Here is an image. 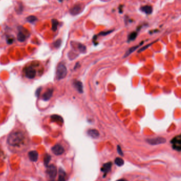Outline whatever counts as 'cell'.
<instances>
[{
  "label": "cell",
  "instance_id": "1",
  "mask_svg": "<svg viewBox=\"0 0 181 181\" xmlns=\"http://www.w3.org/2000/svg\"><path fill=\"white\" fill-rule=\"evenodd\" d=\"M26 140V136L22 131L16 130L9 134L7 139L9 145L12 147H20L22 146Z\"/></svg>",
  "mask_w": 181,
  "mask_h": 181
},
{
  "label": "cell",
  "instance_id": "2",
  "mask_svg": "<svg viewBox=\"0 0 181 181\" xmlns=\"http://www.w3.org/2000/svg\"><path fill=\"white\" fill-rule=\"evenodd\" d=\"M38 66L39 64H31L24 67L23 70L24 76L29 79H34L37 73L36 67Z\"/></svg>",
  "mask_w": 181,
  "mask_h": 181
},
{
  "label": "cell",
  "instance_id": "3",
  "mask_svg": "<svg viewBox=\"0 0 181 181\" xmlns=\"http://www.w3.org/2000/svg\"><path fill=\"white\" fill-rule=\"evenodd\" d=\"M67 75V68L63 63H60L58 65L56 70V78L58 80L64 78Z\"/></svg>",
  "mask_w": 181,
  "mask_h": 181
},
{
  "label": "cell",
  "instance_id": "4",
  "mask_svg": "<svg viewBox=\"0 0 181 181\" xmlns=\"http://www.w3.org/2000/svg\"><path fill=\"white\" fill-rule=\"evenodd\" d=\"M47 168L46 170V173L48 176L51 179H54L57 173L56 167L54 165H51L47 166Z\"/></svg>",
  "mask_w": 181,
  "mask_h": 181
},
{
  "label": "cell",
  "instance_id": "5",
  "mask_svg": "<svg viewBox=\"0 0 181 181\" xmlns=\"http://www.w3.org/2000/svg\"><path fill=\"white\" fill-rule=\"evenodd\" d=\"M84 7L83 4H77L70 10V13L73 16H76L84 10Z\"/></svg>",
  "mask_w": 181,
  "mask_h": 181
},
{
  "label": "cell",
  "instance_id": "6",
  "mask_svg": "<svg viewBox=\"0 0 181 181\" xmlns=\"http://www.w3.org/2000/svg\"><path fill=\"white\" fill-rule=\"evenodd\" d=\"M171 143L172 144V147L174 149L179 151L180 150L181 147V139L180 136L177 135L174 138L172 141H171Z\"/></svg>",
  "mask_w": 181,
  "mask_h": 181
},
{
  "label": "cell",
  "instance_id": "7",
  "mask_svg": "<svg viewBox=\"0 0 181 181\" xmlns=\"http://www.w3.org/2000/svg\"><path fill=\"white\" fill-rule=\"evenodd\" d=\"M52 151L54 154L57 156H59L64 153V149L61 144H57L53 147L52 148Z\"/></svg>",
  "mask_w": 181,
  "mask_h": 181
},
{
  "label": "cell",
  "instance_id": "8",
  "mask_svg": "<svg viewBox=\"0 0 181 181\" xmlns=\"http://www.w3.org/2000/svg\"><path fill=\"white\" fill-rule=\"evenodd\" d=\"M148 142L151 144H158L160 143H164L166 142V139L163 138H157L155 139H148Z\"/></svg>",
  "mask_w": 181,
  "mask_h": 181
},
{
  "label": "cell",
  "instance_id": "9",
  "mask_svg": "<svg viewBox=\"0 0 181 181\" xmlns=\"http://www.w3.org/2000/svg\"><path fill=\"white\" fill-rule=\"evenodd\" d=\"M73 85L76 89L81 94L83 92V85L82 83L79 80H75L73 82Z\"/></svg>",
  "mask_w": 181,
  "mask_h": 181
},
{
  "label": "cell",
  "instance_id": "10",
  "mask_svg": "<svg viewBox=\"0 0 181 181\" xmlns=\"http://www.w3.org/2000/svg\"><path fill=\"white\" fill-rule=\"evenodd\" d=\"M140 10L147 14H150L152 13L153 11V7L151 6H149V5H146V6L141 7L140 8Z\"/></svg>",
  "mask_w": 181,
  "mask_h": 181
},
{
  "label": "cell",
  "instance_id": "11",
  "mask_svg": "<svg viewBox=\"0 0 181 181\" xmlns=\"http://www.w3.org/2000/svg\"><path fill=\"white\" fill-rule=\"evenodd\" d=\"M28 156L30 160L33 162H35L37 160L38 158V154L36 151H31L28 153Z\"/></svg>",
  "mask_w": 181,
  "mask_h": 181
},
{
  "label": "cell",
  "instance_id": "12",
  "mask_svg": "<svg viewBox=\"0 0 181 181\" xmlns=\"http://www.w3.org/2000/svg\"><path fill=\"white\" fill-rule=\"evenodd\" d=\"M53 89H48L47 91L43 95V99L45 101H47L51 99L53 95Z\"/></svg>",
  "mask_w": 181,
  "mask_h": 181
},
{
  "label": "cell",
  "instance_id": "13",
  "mask_svg": "<svg viewBox=\"0 0 181 181\" xmlns=\"http://www.w3.org/2000/svg\"><path fill=\"white\" fill-rule=\"evenodd\" d=\"M143 42H144L143 41L139 45H136V46H133V47H131L130 48H129V50H128V51H127L125 53L124 57H127V56H128L129 55H130L131 54H132L133 52H134L135 50H136L137 49H138L142 44L143 43Z\"/></svg>",
  "mask_w": 181,
  "mask_h": 181
},
{
  "label": "cell",
  "instance_id": "14",
  "mask_svg": "<svg viewBox=\"0 0 181 181\" xmlns=\"http://www.w3.org/2000/svg\"><path fill=\"white\" fill-rule=\"evenodd\" d=\"M112 164L111 162L106 163L102 167L101 170L102 172H104L106 174L107 173H108V172H110V171L111 167H112Z\"/></svg>",
  "mask_w": 181,
  "mask_h": 181
},
{
  "label": "cell",
  "instance_id": "15",
  "mask_svg": "<svg viewBox=\"0 0 181 181\" xmlns=\"http://www.w3.org/2000/svg\"><path fill=\"white\" fill-rule=\"evenodd\" d=\"M88 134L90 137L93 138H97L99 135V133L98 131L95 129H91L89 130L88 131Z\"/></svg>",
  "mask_w": 181,
  "mask_h": 181
},
{
  "label": "cell",
  "instance_id": "16",
  "mask_svg": "<svg viewBox=\"0 0 181 181\" xmlns=\"http://www.w3.org/2000/svg\"><path fill=\"white\" fill-rule=\"evenodd\" d=\"M138 32L136 31H133L131 32L128 37V42H130L134 41L136 37L138 36Z\"/></svg>",
  "mask_w": 181,
  "mask_h": 181
},
{
  "label": "cell",
  "instance_id": "17",
  "mask_svg": "<svg viewBox=\"0 0 181 181\" xmlns=\"http://www.w3.org/2000/svg\"><path fill=\"white\" fill-rule=\"evenodd\" d=\"M58 173H59V176L57 181H65V173L64 171L62 168H60Z\"/></svg>",
  "mask_w": 181,
  "mask_h": 181
},
{
  "label": "cell",
  "instance_id": "18",
  "mask_svg": "<svg viewBox=\"0 0 181 181\" xmlns=\"http://www.w3.org/2000/svg\"><path fill=\"white\" fill-rule=\"evenodd\" d=\"M51 119L52 121L54 122H56L61 123H63V120L62 119V117L59 115H52L51 116Z\"/></svg>",
  "mask_w": 181,
  "mask_h": 181
},
{
  "label": "cell",
  "instance_id": "19",
  "mask_svg": "<svg viewBox=\"0 0 181 181\" xmlns=\"http://www.w3.org/2000/svg\"><path fill=\"white\" fill-rule=\"evenodd\" d=\"M17 38H18V40L20 42H24V41L26 40V36L23 33L22 31H20L19 32L18 34V36H17Z\"/></svg>",
  "mask_w": 181,
  "mask_h": 181
},
{
  "label": "cell",
  "instance_id": "20",
  "mask_svg": "<svg viewBox=\"0 0 181 181\" xmlns=\"http://www.w3.org/2000/svg\"><path fill=\"white\" fill-rule=\"evenodd\" d=\"M51 156L49 155V154H46L44 156V165L47 167L48 165L50 163V161H51Z\"/></svg>",
  "mask_w": 181,
  "mask_h": 181
},
{
  "label": "cell",
  "instance_id": "21",
  "mask_svg": "<svg viewBox=\"0 0 181 181\" xmlns=\"http://www.w3.org/2000/svg\"><path fill=\"white\" fill-rule=\"evenodd\" d=\"M115 163L116 165H117L118 166H122L124 165V161L123 160V159H122L121 158H116L115 160Z\"/></svg>",
  "mask_w": 181,
  "mask_h": 181
},
{
  "label": "cell",
  "instance_id": "22",
  "mask_svg": "<svg viewBox=\"0 0 181 181\" xmlns=\"http://www.w3.org/2000/svg\"><path fill=\"white\" fill-rule=\"evenodd\" d=\"M52 30L53 31H56L57 30V26L58 25V22L55 19H53L52 20Z\"/></svg>",
  "mask_w": 181,
  "mask_h": 181
},
{
  "label": "cell",
  "instance_id": "23",
  "mask_svg": "<svg viewBox=\"0 0 181 181\" xmlns=\"http://www.w3.org/2000/svg\"><path fill=\"white\" fill-rule=\"evenodd\" d=\"M78 49H79V51L82 53H85L86 51V47L84 45L82 44H81V43L78 44Z\"/></svg>",
  "mask_w": 181,
  "mask_h": 181
},
{
  "label": "cell",
  "instance_id": "24",
  "mask_svg": "<svg viewBox=\"0 0 181 181\" xmlns=\"http://www.w3.org/2000/svg\"><path fill=\"white\" fill-rule=\"evenodd\" d=\"M37 20V18L36 17H35V16H29L27 18V21H28L29 22H31V23L35 22Z\"/></svg>",
  "mask_w": 181,
  "mask_h": 181
},
{
  "label": "cell",
  "instance_id": "25",
  "mask_svg": "<svg viewBox=\"0 0 181 181\" xmlns=\"http://www.w3.org/2000/svg\"><path fill=\"white\" fill-rule=\"evenodd\" d=\"M114 30H109V31H101V32H100L98 36H106L108 35V34L111 33V32H113Z\"/></svg>",
  "mask_w": 181,
  "mask_h": 181
},
{
  "label": "cell",
  "instance_id": "26",
  "mask_svg": "<svg viewBox=\"0 0 181 181\" xmlns=\"http://www.w3.org/2000/svg\"><path fill=\"white\" fill-rule=\"evenodd\" d=\"M158 41V40H157ZM157 41H155V42H153L152 43H151V44H148V45H146L145 46H144V47H142L141 49H140V50H139V51H138V52H142L143 51H144V50H146V49L147 48H148L150 45H152L153 44V43H154L155 42H157Z\"/></svg>",
  "mask_w": 181,
  "mask_h": 181
},
{
  "label": "cell",
  "instance_id": "27",
  "mask_svg": "<svg viewBox=\"0 0 181 181\" xmlns=\"http://www.w3.org/2000/svg\"><path fill=\"white\" fill-rule=\"evenodd\" d=\"M61 43H62V41L61 40H60V39H59V40H57L54 43V47H56V48H58L61 46Z\"/></svg>",
  "mask_w": 181,
  "mask_h": 181
},
{
  "label": "cell",
  "instance_id": "28",
  "mask_svg": "<svg viewBox=\"0 0 181 181\" xmlns=\"http://www.w3.org/2000/svg\"><path fill=\"white\" fill-rule=\"evenodd\" d=\"M117 151H118L120 155H123V154H122V151H121V148H120V147L119 146H118V147H117Z\"/></svg>",
  "mask_w": 181,
  "mask_h": 181
},
{
  "label": "cell",
  "instance_id": "29",
  "mask_svg": "<svg viewBox=\"0 0 181 181\" xmlns=\"http://www.w3.org/2000/svg\"><path fill=\"white\" fill-rule=\"evenodd\" d=\"M117 181H126V180L125 179H120V180H118Z\"/></svg>",
  "mask_w": 181,
  "mask_h": 181
},
{
  "label": "cell",
  "instance_id": "30",
  "mask_svg": "<svg viewBox=\"0 0 181 181\" xmlns=\"http://www.w3.org/2000/svg\"><path fill=\"white\" fill-rule=\"evenodd\" d=\"M51 181H54V180H51Z\"/></svg>",
  "mask_w": 181,
  "mask_h": 181
},
{
  "label": "cell",
  "instance_id": "31",
  "mask_svg": "<svg viewBox=\"0 0 181 181\" xmlns=\"http://www.w3.org/2000/svg\"><path fill=\"white\" fill-rule=\"evenodd\" d=\"M22 181H24V180H22Z\"/></svg>",
  "mask_w": 181,
  "mask_h": 181
}]
</instances>
